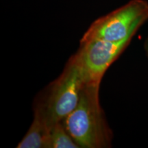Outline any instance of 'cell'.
<instances>
[{"label": "cell", "instance_id": "52a82bcc", "mask_svg": "<svg viewBox=\"0 0 148 148\" xmlns=\"http://www.w3.org/2000/svg\"><path fill=\"white\" fill-rule=\"evenodd\" d=\"M144 49H145L146 55H147L148 57V37L147 38V39L145 40V43H144Z\"/></svg>", "mask_w": 148, "mask_h": 148}, {"label": "cell", "instance_id": "3957f363", "mask_svg": "<svg viewBox=\"0 0 148 148\" xmlns=\"http://www.w3.org/2000/svg\"><path fill=\"white\" fill-rule=\"evenodd\" d=\"M147 20V1L130 0L92 22L82 36L80 42L92 39L112 42L131 41L138 29Z\"/></svg>", "mask_w": 148, "mask_h": 148}, {"label": "cell", "instance_id": "5b68a950", "mask_svg": "<svg viewBox=\"0 0 148 148\" xmlns=\"http://www.w3.org/2000/svg\"><path fill=\"white\" fill-rule=\"evenodd\" d=\"M50 127L42 120L34 116L28 130L16 146L17 148H49Z\"/></svg>", "mask_w": 148, "mask_h": 148}, {"label": "cell", "instance_id": "277c9868", "mask_svg": "<svg viewBox=\"0 0 148 148\" xmlns=\"http://www.w3.org/2000/svg\"><path fill=\"white\" fill-rule=\"evenodd\" d=\"M130 41L112 42L92 39L79 42L75 53L86 84H100L106 71L119 57Z\"/></svg>", "mask_w": 148, "mask_h": 148}, {"label": "cell", "instance_id": "7a4b0ae2", "mask_svg": "<svg viewBox=\"0 0 148 148\" xmlns=\"http://www.w3.org/2000/svg\"><path fill=\"white\" fill-rule=\"evenodd\" d=\"M100 84H86L76 107L62 121L80 148H108L113 133L100 106Z\"/></svg>", "mask_w": 148, "mask_h": 148}, {"label": "cell", "instance_id": "6da1fadb", "mask_svg": "<svg viewBox=\"0 0 148 148\" xmlns=\"http://www.w3.org/2000/svg\"><path fill=\"white\" fill-rule=\"evenodd\" d=\"M86 84L76 54L72 56L63 71L37 95L34 103V116L49 127L62 121L77 106Z\"/></svg>", "mask_w": 148, "mask_h": 148}, {"label": "cell", "instance_id": "8992f818", "mask_svg": "<svg viewBox=\"0 0 148 148\" xmlns=\"http://www.w3.org/2000/svg\"><path fill=\"white\" fill-rule=\"evenodd\" d=\"M49 148H80L66 130L62 121L51 126L49 135Z\"/></svg>", "mask_w": 148, "mask_h": 148}]
</instances>
